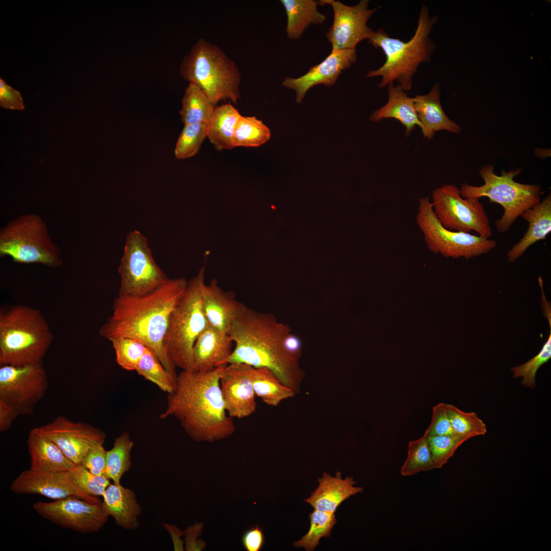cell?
Masks as SVG:
<instances>
[{
	"label": "cell",
	"instance_id": "cell-1",
	"mask_svg": "<svg viewBox=\"0 0 551 551\" xmlns=\"http://www.w3.org/2000/svg\"><path fill=\"white\" fill-rule=\"evenodd\" d=\"M187 284L184 278L168 279L147 293L118 296L113 301L112 315L100 328L101 336L110 341L130 338L142 342L156 354L168 371L177 375L176 367L164 352L163 343L170 314Z\"/></svg>",
	"mask_w": 551,
	"mask_h": 551
},
{
	"label": "cell",
	"instance_id": "cell-2",
	"mask_svg": "<svg viewBox=\"0 0 551 551\" xmlns=\"http://www.w3.org/2000/svg\"><path fill=\"white\" fill-rule=\"evenodd\" d=\"M220 369L221 366L206 371L182 370L160 417H174L196 441L212 442L232 435L236 427L225 409L219 384Z\"/></svg>",
	"mask_w": 551,
	"mask_h": 551
},
{
	"label": "cell",
	"instance_id": "cell-3",
	"mask_svg": "<svg viewBox=\"0 0 551 551\" xmlns=\"http://www.w3.org/2000/svg\"><path fill=\"white\" fill-rule=\"evenodd\" d=\"M290 327L272 314L248 308L229 332L235 346L223 365L240 363L269 369L297 394L304 378L299 359L290 354L284 342Z\"/></svg>",
	"mask_w": 551,
	"mask_h": 551
},
{
	"label": "cell",
	"instance_id": "cell-4",
	"mask_svg": "<svg viewBox=\"0 0 551 551\" xmlns=\"http://www.w3.org/2000/svg\"><path fill=\"white\" fill-rule=\"evenodd\" d=\"M53 334L38 309L7 305L0 309V365L43 363Z\"/></svg>",
	"mask_w": 551,
	"mask_h": 551
},
{
	"label": "cell",
	"instance_id": "cell-5",
	"mask_svg": "<svg viewBox=\"0 0 551 551\" xmlns=\"http://www.w3.org/2000/svg\"><path fill=\"white\" fill-rule=\"evenodd\" d=\"M437 19L435 17L430 16L428 8L423 5L416 30L410 40L404 42L391 38L381 28L373 31L368 43L376 48H381L386 56V60L380 68L368 71L366 77H381L379 88L397 81L405 91L411 89L412 78L418 66L422 62L429 61L434 51L430 34Z\"/></svg>",
	"mask_w": 551,
	"mask_h": 551
},
{
	"label": "cell",
	"instance_id": "cell-6",
	"mask_svg": "<svg viewBox=\"0 0 551 551\" xmlns=\"http://www.w3.org/2000/svg\"><path fill=\"white\" fill-rule=\"evenodd\" d=\"M184 80L199 87L214 105L240 98L241 74L237 66L218 46L199 39L184 58L180 69Z\"/></svg>",
	"mask_w": 551,
	"mask_h": 551
},
{
	"label": "cell",
	"instance_id": "cell-7",
	"mask_svg": "<svg viewBox=\"0 0 551 551\" xmlns=\"http://www.w3.org/2000/svg\"><path fill=\"white\" fill-rule=\"evenodd\" d=\"M204 268L188 282L186 291L172 311L163 340L164 352L172 364L182 370L194 371V343L208 325L204 313L201 285Z\"/></svg>",
	"mask_w": 551,
	"mask_h": 551
},
{
	"label": "cell",
	"instance_id": "cell-8",
	"mask_svg": "<svg viewBox=\"0 0 551 551\" xmlns=\"http://www.w3.org/2000/svg\"><path fill=\"white\" fill-rule=\"evenodd\" d=\"M521 171L517 168L508 171L502 170L498 176L494 172L492 165L483 166L479 174L484 181L481 186L466 183L461 185V196L463 198H480L487 197L490 202L501 205L504 213L495 222L497 231L507 232L524 211L531 209L541 201V187L537 184H524L515 182L514 178Z\"/></svg>",
	"mask_w": 551,
	"mask_h": 551
},
{
	"label": "cell",
	"instance_id": "cell-9",
	"mask_svg": "<svg viewBox=\"0 0 551 551\" xmlns=\"http://www.w3.org/2000/svg\"><path fill=\"white\" fill-rule=\"evenodd\" d=\"M14 262L41 264L58 268L63 264L59 247L53 241L47 227L35 214H24L0 230V257Z\"/></svg>",
	"mask_w": 551,
	"mask_h": 551
},
{
	"label": "cell",
	"instance_id": "cell-10",
	"mask_svg": "<svg viewBox=\"0 0 551 551\" xmlns=\"http://www.w3.org/2000/svg\"><path fill=\"white\" fill-rule=\"evenodd\" d=\"M416 220L428 249L445 258L469 259L489 253L497 245L494 239L443 227L436 216L432 202L428 197L419 199Z\"/></svg>",
	"mask_w": 551,
	"mask_h": 551
},
{
	"label": "cell",
	"instance_id": "cell-11",
	"mask_svg": "<svg viewBox=\"0 0 551 551\" xmlns=\"http://www.w3.org/2000/svg\"><path fill=\"white\" fill-rule=\"evenodd\" d=\"M118 271L119 296L147 293L168 279L156 263L147 238L138 230L130 232L126 237Z\"/></svg>",
	"mask_w": 551,
	"mask_h": 551
},
{
	"label": "cell",
	"instance_id": "cell-12",
	"mask_svg": "<svg viewBox=\"0 0 551 551\" xmlns=\"http://www.w3.org/2000/svg\"><path fill=\"white\" fill-rule=\"evenodd\" d=\"M433 209L446 229L490 238L492 231L484 207L477 198H463L460 189L453 184H444L432 193Z\"/></svg>",
	"mask_w": 551,
	"mask_h": 551
},
{
	"label": "cell",
	"instance_id": "cell-13",
	"mask_svg": "<svg viewBox=\"0 0 551 551\" xmlns=\"http://www.w3.org/2000/svg\"><path fill=\"white\" fill-rule=\"evenodd\" d=\"M47 387V375L43 363L1 365L0 399L13 407L19 415L32 414Z\"/></svg>",
	"mask_w": 551,
	"mask_h": 551
},
{
	"label": "cell",
	"instance_id": "cell-14",
	"mask_svg": "<svg viewBox=\"0 0 551 551\" xmlns=\"http://www.w3.org/2000/svg\"><path fill=\"white\" fill-rule=\"evenodd\" d=\"M33 507L44 519L62 528L84 534L100 531L109 517L102 503L91 504L73 496L51 502H37Z\"/></svg>",
	"mask_w": 551,
	"mask_h": 551
},
{
	"label": "cell",
	"instance_id": "cell-15",
	"mask_svg": "<svg viewBox=\"0 0 551 551\" xmlns=\"http://www.w3.org/2000/svg\"><path fill=\"white\" fill-rule=\"evenodd\" d=\"M318 4L330 5L333 9V22L326 34L332 51L355 49L358 43L370 37L373 31L367 22L377 8L369 9V1L361 0L353 6L333 0L320 1Z\"/></svg>",
	"mask_w": 551,
	"mask_h": 551
},
{
	"label": "cell",
	"instance_id": "cell-16",
	"mask_svg": "<svg viewBox=\"0 0 551 551\" xmlns=\"http://www.w3.org/2000/svg\"><path fill=\"white\" fill-rule=\"evenodd\" d=\"M37 430L55 443L75 464H80L93 445L104 443L105 434L87 423L74 422L64 416L37 427Z\"/></svg>",
	"mask_w": 551,
	"mask_h": 551
},
{
	"label": "cell",
	"instance_id": "cell-17",
	"mask_svg": "<svg viewBox=\"0 0 551 551\" xmlns=\"http://www.w3.org/2000/svg\"><path fill=\"white\" fill-rule=\"evenodd\" d=\"M10 488L17 494H39L55 500L73 496L91 504L102 503L98 497L85 493L67 470L39 471L29 469L22 471Z\"/></svg>",
	"mask_w": 551,
	"mask_h": 551
},
{
	"label": "cell",
	"instance_id": "cell-18",
	"mask_svg": "<svg viewBox=\"0 0 551 551\" xmlns=\"http://www.w3.org/2000/svg\"><path fill=\"white\" fill-rule=\"evenodd\" d=\"M253 367L244 363L221 365L219 384L225 409L232 418L242 419L256 411L252 374Z\"/></svg>",
	"mask_w": 551,
	"mask_h": 551
},
{
	"label": "cell",
	"instance_id": "cell-19",
	"mask_svg": "<svg viewBox=\"0 0 551 551\" xmlns=\"http://www.w3.org/2000/svg\"><path fill=\"white\" fill-rule=\"evenodd\" d=\"M356 60V48L332 51L321 62L310 68L305 74L298 78H286L282 85L294 90L296 101L301 103L311 88L318 84L333 85L342 71L350 67Z\"/></svg>",
	"mask_w": 551,
	"mask_h": 551
},
{
	"label": "cell",
	"instance_id": "cell-20",
	"mask_svg": "<svg viewBox=\"0 0 551 551\" xmlns=\"http://www.w3.org/2000/svg\"><path fill=\"white\" fill-rule=\"evenodd\" d=\"M201 293L203 310L208 324L224 333L229 334L233 322L247 309L232 293L223 291L216 281L209 285L204 281Z\"/></svg>",
	"mask_w": 551,
	"mask_h": 551
},
{
	"label": "cell",
	"instance_id": "cell-21",
	"mask_svg": "<svg viewBox=\"0 0 551 551\" xmlns=\"http://www.w3.org/2000/svg\"><path fill=\"white\" fill-rule=\"evenodd\" d=\"M233 343L228 333L208 324L193 346L194 371H209L223 365L233 352Z\"/></svg>",
	"mask_w": 551,
	"mask_h": 551
},
{
	"label": "cell",
	"instance_id": "cell-22",
	"mask_svg": "<svg viewBox=\"0 0 551 551\" xmlns=\"http://www.w3.org/2000/svg\"><path fill=\"white\" fill-rule=\"evenodd\" d=\"M318 482V487L304 501L320 511L335 513L343 502L363 491L362 487L354 486L356 482L353 477L342 479L339 471L335 477L324 472Z\"/></svg>",
	"mask_w": 551,
	"mask_h": 551
},
{
	"label": "cell",
	"instance_id": "cell-23",
	"mask_svg": "<svg viewBox=\"0 0 551 551\" xmlns=\"http://www.w3.org/2000/svg\"><path fill=\"white\" fill-rule=\"evenodd\" d=\"M103 507L113 517L116 524L125 530H133L140 525L142 509L135 493L121 484H110L102 496Z\"/></svg>",
	"mask_w": 551,
	"mask_h": 551
},
{
	"label": "cell",
	"instance_id": "cell-24",
	"mask_svg": "<svg viewBox=\"0 0 551 551\" xmlns=\"http://www.w3.org/2000/svg\"><path fill=\"white\" fill-rule=\"evenodd\" d=\"M440 98L439 83L435 84L427 94L413 97L417 117L421 124L422 132L428 139L432 138L435 133L438 131H446L456 134L461 131L460 126L446 115Z\"/></svg>",
	"mask_w": 551,
	"mask_h": 551
},
{
	"label": "cell",
	"instance_id": "cell-25",
	"mask_svg": "<svg viewBox=\"0 0 551 551\" xmlns=\"http://www.w3.org/2000/svg\"><path fill=\"white\" fill-rule=\"evenodd\" d=\"M528 222L523 237L508 252V261L513 262L520 257L529 247L536 242L545 239L551 232V195L534 207L521 214Z\"/></svg>",
	"mask_w": 551,
	"mask_h": 551
},
{
	"label": "cell",
	"instance_id": "cell-26",
	"mask_svg": "<svg viewBox=\"0 0 551 551\" xmlns=\"http://www.w3.org/2000/svg\"><path fill=\"white\" fill-rule=\"evenodd\" d=\"M30 457L29 469L39 471H69L75 465L52 441L32 429L27 440Z\"/></svg>",
	"mask_w": 551,
	"mask_h": 551
},
{
	"label": "cell",
	"instance_id": "cell-27",
	"mask_svg": "<svg viewBox=\"0 0 551 551\" xmlns=\"http://www.w3.org/2000/svg\"><path fill=\"white\" fill-rule=\"evenodd\" d=\"M399 85L388 86V99L387 103L374 111L370 119L375 122L384 118H395L406 128L405 132L409 136L416 126L421 128L415 110L413 97L408 96Z\"/></svg>",
	"mask_w": 551,
	"mask_h": 551
},
{
	"label": "cell",
	"instance_id": "cell-28",
	"mask_svg": "<svg viewBox=\"0 0 551 551\" xmlns=\"http://www.w3.org/2000/svg\"><path fill=\"white\" fill-rule=\"evenodd\" d=\"M287 16V37L298 39L311 24L322 23L326 19L317 10L318 3L313 0H281Z\"/></svg>",
	"mask_w": 551,
	"mask_h": 551
},
{
	"label": "cell",
	"instance_id": "cell-29",
	"mask_svg": "<svg viewBox=\"0 0 551 551\" xmlns=\"http://www.w3.org/2000/svg\"><path fill=\"white\" fill-rule=\"evenodd\" d=\"M241 115L232 105L216 107L207 124V137L218 151L233 148V137Z\"/></svg>",
	"mask_w": 551,
	"mask_h": 551
},
{
	"label": "cell",
	"instance_id": "cell-30",
	"mask_svg": "<svg viewBox=\"0 0 551 551\" xmlns=\"http://www.w3.org/2000/svg\"><path fill=\"white\" fill-rule=\"evenodd\" d=\"M215 106L199 87L189 83L182 100L181 120L185 125L208 124Z\"/></svg>",
	"mask_w": 551,
	"mask_h": 551
},
{
	"label": "cell",
	"instance_id": "cell-31",
	"mask_svg": "<svg viewBox=\"0 0 551 551\" xmlns=\"http://www.w3.org/2000/svg\"><path fill=\"white\" fill-rule=\"evenodd\" d=\"M252 381L256 395L267 405L276 407L295 394L267 368H254Z\"/></svg>",
	"mask_w": 551,
	"mask_h": 551
},
{
	"label": "cell",
	"instance_id": "cell-32",
	"mask_svg": "<svg viewBox=\"0 0 551 551\" xmlns=\"http://www.w3.org/2000/svg\"><path fill=\"white\" fill-rule=\"evenodd\" d=\"M133 446L130 434L124 432L115 439L112 448L107 451L104 475L113 483L121 484L122 476L130 469Z\"/></svg>",
	"mask_w": 551,
	"mask_h": 551
},
{
	"label": "cell",
	"instance_id": "cell-33",
	"mask_svg": "<svg viewBox=\"0 0 551 551\" xmlns=\"http://www.w3.org/2000/svg\"><path fill=\"white\" fill-rule=\"evenodd\" d=\"M136 371L139 375L154 383L168 394L176 389L178 375L168 371L156 354L149 348L141 359Z\"/></svg>",
	"mask_w": 551,
	"mask_h": 551
},
{
	"label": "cell",
	"instance_id": "cell-34",
	"mask_svg": "<svg viewBox=\"0 0 551 551\" xmlns=\"http://www.w3.org/2000/svg\"><path fill=\"white\" fill-rule=\"evenodd\" d=\"M271 133L263 122L254 116L240 117L233 137V147H258L269 140Z\"/></svg>",
	"mask_w": 551,
	"mask_h": 551
},
{
	"label": "cell",
	"instance_id": "cell-35",
	"mask_svg": "<svg viewBox=\"0 0 551 551\" xmlns=\"http://www.w3.org/2000/svg\"><path fill=\"white\" fill-rule=\"evenodd\" d=\"M310 527L302 538L294 542L297 547H303L307 551L313 550L323 537L331 536V531L337 522L335 513L314 510L309 514Z\"/></svg>",
	"mask_w": 551,
	"mask_h": 551
},
{
	"label": "cell",
	"instance_id": "cell-36",
	"mask_svg": "<svg viewBox=\"0 0 551 551\" xmlns=\"http://www.w3.org/2000/svg\"><path fill=\"white\" fill-rule=\"evenodd\" d=\"M435 469L427 436L410 441L407 458L400 468L403 476Z\"/></svg>",
	"mask_w": 551,
	"mask_h": 551
},
{
	"label": "cell",
	"instance_id": "cell-37",
	"mask_svg": "<svg viewBox=\"0 0 551 551\" xmlns=\"http://www.w3.org/2000/svg\"><path fill=\"white\" fill-rule=\"evenodd\" d=\"M447 410L454 434L470 439L487 433L486 423L475 412H464L450 404Z\"/></svg>",
	"mask_w": 551,
	"mask_h": 551
},
{
	"label": "cell",
	"instance_id": "cell-38",
	"mask_svg": "<svg viewBox=\"0 0 551 551\" xmlns=\"http://www.w3.org/2000/svg\"><path fill=\"white\" fill-rule=\"evenodd\" d=\"M207 135V123L185 124L176 143V158L184 159L194 156L199 151Z\"/></svg>",
	"mask_w": 551,
	"mask_h": 551
},
{
	"label": "cell",
	"instance_id": "cell-39",
	"mask_svg": "<svg viewBox=\"0 0 551 551\" xmlns=\"http://www.w3.org/2000/svg\"><path fill=\"white\" fill-rule=\"evenodd\" d=\"M547 319L549 323V335L541 350L525 363L511 368L513 378H522L521 385L531 389L536 386V375L538 370L551 358V317H548Z\"/></svg>",
	"mask_w": 551,
	"mask_h": 551
},
{
	"label": "cell",
	"instance_id": "cell-40",
	"mask_svg": "<svg viewBox=\"0 0 551 551\" xmlns=\"http://www.w3.org/2000/svg\"><path fill=\"white\" fill-rule=\"evenodd\" d=\"M117 364L123 369H136L148 347L142 342L130 338H119L111 341Z\"/></svg>",
	"mask_w": 551,
	"mask_h": 551
},
{
	"label": "cell",
	"instance_id": "cell-41",
	"mask_svg": "<svg viewBox=\"0 0 551 551\" xmlns=\"http://www.w3.org/2000/svg\"><path fill=\"white\" fill-rule=\"evenodd\" d=\"M427 437L435 469L442 468L458 448L469 439L455 434Z\"/></svg>",
	"mask_w": 551,
	"mask_h": 551
},
{
	"label": "cell",
	"instance_id": "cell-42",
	"mask_svg": "<svg viewBox=\"0 0 551 551\" xmlns=\"http://www.w3.org/2000/svg\"><path fill=\"white\" fill-rule=\"evenodd\" d=\"M69 471L78 486L93 497L102 496L110 484V480L104 475L93 474L81 464H75Z\"/></svg>",
	"mask_w": 551,
	"mask_h": 551
},
{
	"label": "cell",
	"instance_id": "cell-43",
	"mask_svg": "<svg viewBox=\"0 0 551 551\" xmlns=\"http://www.w3.org/2000/svg\"><path fill=\"white\" fill-rule=\"evenodd\" d=\"M427 436L453 435L447 404L440 403L433 407L431 422L424 434Z\"/></svg>",
	"mask_w": 551,
	"mask_h": 551
},
{
	"label": "cell",
	"instance_id": "cell-44",
	"mask_svg": "<svg viewBox=\"0 0 551 551\" xmlns=\"http://www.w3.org/2000/svg\"><path fill=\"white\" fill-rule=\"evenodd\" d=\"M107 451L103 443L93 445L86 453L80 464L95 475H104Z\"/></svg>",
	"mask_w": 551,
	"mask_h": 551
},
{
	"label": "cell",
	"instance_id": "cell-45",
	"mask_svg": "<svg viewBox=\"0 0 551 551\" xmlns=\"http://www.w3.org/2000/svg\"><path fill=\"white\" fill-rule=\"evenodd\" d=\"M0 106L11 110H23L24 105L20 93L0 78Z\"/></svg>",
	"mask_w": 551,
	"mask_h": 551
},
{
	"label": "cell",
	"instance_id": "cell-46",
	"mask_svg": "<svg viewBox=\"0 0 551 551\" xmlns=\"http://www.w3.org/2000/svg\"><path fill=\"white\" fill-rule=\"evenodd\" d=\"M264 535L262 529L258 525L246 530L241 537L244 548L247 551H259L264 543Z\"/></svg>",
	"mask_w": 551,
	"mask_h": 551
},
{
	"label": "cell",
	"instance_id": "cell-47",
	"mask_svg": "<svg viewBox=\"0 0 551 551\" xmlns=\"http://www.w3.org/2000/svg\"><path fill=\"white\" fill-rule=\"evenodd\" d=\"M203 525L202 523L196 522L186 530L185 533L186 550H201L205 547L206 544L203 541L196 540L202 532Z\"/></svg>",
	"mask_w": 551,
	"mask_h": 551
},
{
	"label": "cell",
	"instance_id": "cell-48",
	"mask_svg": "<svg viewBox=\"0 0 551 551\" xmlns=\"http://www.w3.org/2000/svg\"><path fill=\"white\" fill-rule=\"evenodd\" d=\"M19 415L16 410L11 405L0 399V431L9 430L15 419Z\"/></svg>",
	"mask_w": 551,
	"mask_h": 551
},
{
	"label": "cell",
	"instance_id": "cell-49",
	"mask_svg": "<svg viewBox=\"0 0 551 551\" xmlns=\"http://www.w3.org/2000/svg\"><path fill=\"white\" fill-rule=\"evenodd\" d=\"M284 346L291 355L299 359L302 354V342L295 335L289 333L284 339Z\"/></svg>",
	"mask_w": 551,
	"mask_h": 551
},
{
	"label": "cell",
	"instance_id": "cell-50",
	"mask_svg": "<svg viewBox=\"0 0 551 551\" xmlns=\"http://www.w3.org/2000/svg\"><path fill=\"white\" fill-rule=\"evenodd\" d=\"M164 527L166 529L171 536L174 550H183V542L180 539V536L184 533L177 527L167 523L164 524Z\"/></svg>",
	"mask_w": 551,
	"mask_h": 551
}]
</instances>
